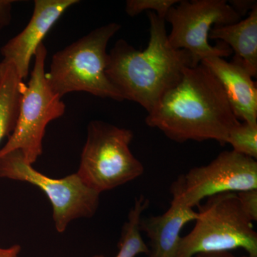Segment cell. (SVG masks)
I'll return each instance as SVG.
<instances>
[{
	"instance_id": "ba28073f",
	"label": "cell",
	"mask_w": 257,
	"mask_h": 257,
	"mask_svg": "<svg viewBox=\"0 0 257 257\" xmlns=\"http://www.w3.org/2000/svg\"><path fill=\"white\" fill-rule=\"evenodd\" d=\"M241 17L225 0H183L172 7L165 21L172 25L168 35L171 46L187 51L196 67L204 59L229 57L232 50L223 42L209 43V34L215 25L237 23Z\"/></svg>"
},
{
	"instance_id": "d6986e66",
	"label": "cell",
	"mask_w": 257,
	"mask_h": 257,
	"mask_svg": "<svg viewBox=\"0 0 257 257\" xmlns=\"http://www.w3.org/2000/svg\"><path fill=\"white\" fill-rule=\"evenodd\" d=\"M14 3L13 0H0V30L11 23L12 10Z\"/></svg>"
},
{
	"instance_id": "4fadbf2b",
	"label": "cell",
	"mask_w": 257,
	"mask_h": 257,
	"mask_svg": "<svg viewBox=\"0 0 257 257\" xmlns=\"http://www.w3.org/2000/svg\"><path fill=\"white\" fill-rule=\"evenodd\" d=\"M209 39L221 40L242 61L248 72L257 75V6L247 18L230 25H215L211 29Z\"/></svg>"
},
{
	"instance_id": "5bb4252c",
	"label": "cell",
	"mask_w": 257,
	"mask_h": 257,
	"mask_svg": "<svg viewBox=\"0 0 257 257\" xmlns=\"http://www.w3.org/2000/svg\"><path fill=\"white\" fill-rule=\"evenodd\" d=\"M25 84L13 64L0 62V143L14 131Z\"/></svg>"
},
{
	"instance_id": "7402d4cb",
	"label": "cell",
	"mask_w": 257,
	"mask_h": 257,
	"mask_svg": "<svg viewBox=\"0 0 257 257\" xmlns=\"http://www.w3.org/2000/svg\"><path fill=\"white\" fill-rule=\"evenodd\" d=\"M192 257H237L234 256L230 251H219V252H206L199 253L194 255ZM241 257H249L248 256H244Z\"/></svg>"
},
{
	"instance_id": "3957f363",
	"label": "cell",
	"mask_w": 257,
	"mask_h": 257,
	"mask_svg": "<svg viewBox=\"0 0 257 257\" xmlns=\"http://www.w3.org/2000/svg\"><path fill=\"white\" fill-rule=\"evenodd\" d=\"M121 28L115 23L103 25L56 52L46 72L52 90L61 98L68 93L84 92L124 101L106 73L109 60L106 47Z\"/></svg>"
},
{
	"instance_id": "2e32d148",
	"label": "cell",
	"mask_w": 257,
	"mask_h": 257,
	"mask_svg": "<svg viewBox=\"0 0 257 257\" xmlns=\"http://www.w3.org/2000/svg\"><path fill=\"white\" fill-rule=\"evenodd\" d=\"M226 144L231 145L236 153L256 160L257 124L240 121L230 130Z\"/></svg>"
},
{
	"instance_id": "ac0fdd59",
	"label": "cell",
	"mask_w": 257,
	"mask_h": 257,
	"mask_svg": "<svg viewBox=\"0 0 257 257\" xmlns=\"http://www.w3.org/2000/svg\"><path fill=\"white\" fill-rule=\"evenodd\" d=\"M236 194L245 216L251 222L257 221V189L243 191Z\"/></svg>"
},
{
	"instance_id": "8fae6325",
	"label": "cell",
	"mask_w": 257,
	"mask_h": 257,
	"mask_svg": "<svg viewBox=\"0 0 257 257\" xmlns=\"http://www.w3.org/2000/svg\"><path fill=\"white\" fill-rule=\"evenodd\" d=\"M201 63L220 83L236 119L256 124V84L242 61L236 56L231 62L212 57L204 59Z\"/></svg>"
},
{
	"instance_id": "44dd1931",
	"label": "cell",
	"mask_w": 257,
	"mask_h": 257,
	"mask_svg": "<svg viewBox=\"0 0 257 257\" xmlns=\"http://www.w3.org/2000/svg\"><path fill=\"white\" fill-rule=\"evenodd\" d=\"M21 246L18 244L13 245L9 248H2L0 246V257H19Z\"/></svg>"
},
{
	"instance_id": "e0dca14e",
	"label": "cell",
	"mask_w": 257,
	"mask_h": 257,
	"mask_svg": "<svg viewBox=\"0 0 257 257\" xmlns=\"http://www.w3.org/2000/svg\"><path fill=\"white\" fill-rule=\"evenodd\" d=\"M180 0H128L125 11L130 17L138 16L144 11L153 12L165 19L169 10Z\"/></svg>"
},
{
	"instance_id": "52a82bcc",
	"label": "cell",
	"mask_w": 257,
	"mask_h": 257,
	"mask_svg": "<svg viewBox=\"0 0 257 257\" xmlns=\"http://www.w3.org/2000/svg\"><path fill=\"white\" fill-rule=\"evenodd\" d=\"M0 177L28 182L41 189L50 199L59 233L64 232L74 219L92 217L99 207L100 194L86 185L77 173L51 178L34 169L20 151L0 157Z\"/></svg>"
},
{
	"instance_id": "7c38bea8",
	"label": "cell",
	"mask_w": 257,
	"mask_h": 257,
	"mask_svg": "<svg viewBox=\"0 0 257 257\" xmlns=\"http://www.w3.org/2000/svg\"><path fill=\"white\" fill-rule=\"evenodd\" d=\"M197 217L193 209L170 205L164 214L142 218L140 229L149 239L147 257H176L182 229Z\"/></svg>"
},
{
	"instance_id": "277c9868",
	"label": "cell",
	"mask_w": 257,
	"mask_h": 257,
	"mask_svg": "<svg viewBox=\"0 0 257 257\" xmlns=\"http://www.w3.org/2000/svg\"><path fill=\"white\" fill-rule=\"evenodd\" d=\"M197 207L195 225L189 234L181 236L176 257L236 248H243L249 257H257V234L243 214L236 193L216 194Z\"/></svg>"
},
{
	"instance_id": "7a4b0ae2",
	"label": "cell",
	"mask_w": 257,
	"mask_h": 257,
	"mask_svg": "<svg viewBox=\"0 0 257 257\" xmlns=\"http://www.w3.org/2000/svg\"><path fill=\"white\" fill-rule=\"evenodd\" d=\"M150 40L145 50H137L118 40L109 53L106 73L124 98L140 104L147 113L179 82L184 69L193 66L187 51L171 46L165 20L148 12Z\"/></svg>"
},
{
	"instance_id": "ffe728a7",
	"label": "cell",
	"mask_w": 257,
	"mask_h": 257,
	"mask_svg": "<svg viewBox=\"0 0 257 257\" xmlns=\"http://www.w3.org/2000/svg\"><path fill=\"white\" fill-rule=\"evenodd\" d=\"M229 4L241 18L257 6L256 1L254 0H232Z\"/></svg>"
},
{
	"instance_id": "5b68a950",
	"label": "cell",
	"mask_w": 257,
	"mask_h": 257,
	"mask_svg": "<svg viewBox=\"0 0 257 257\" xmlns=\"http://www.w3.org/2000/svg\"><path fill=\"white\" fill-rule=\"evenodd\" d=\"M134 134L102 121H92L81 154L77 175L101 194L141 177L145 167L130 150Z\"/></svg>"
},
{
	"instance_id": "9a60e30c",
	"label": "cell",
	"mask_w": 257,
	"mask_h": 257,
	"mask_svg": "<svg viewBox=\"0 0 257 257\" xmlns=\"http://www.w3.org/2000/svg\"><path fill=\"white\" fill-rule=\"evenodd\" d=\"M150 205V201L145 196L135 199V204L128 212L127 220L121 229L118 248L115 257H136L140 253L148 254L149 247L144 241L140 229L142 215Z\"/></svg>"
},
{
	"instance_id": "30bf717a",
	"label": "cell",
	"mask_w": 257,
	"mask_h": 257,
	"mask_svg": "<svg viewBox=\"0 0 257 257\" xmlns=\"http://www.w3.org/2000/svg\"><path fill=\"white\" fill-rule=\"evenodd\" d=\"M78 0H36L25 29L0 49L3 62L13 64L20 78L27 79L30 62L43 39L62 15Z\"/></svg>"
},
{
	"instance_id": "8992f818",
	"label": "cell",
	"mask_w": 257,
	"mask_h": 257,
	"mask_svg": "<svg viewBox=\"0 0 257 257\" xmlns=\"http://www.w3.org/2000/svg\"><path fill=\"white\" fill-rule=\"evenodd\" d=\"M47 50L43 43L35 52V64L28 84H24L18 121L14 131L0 150V157L20 151L33 165L43 152V139L49 123L65 113L62 98L52 90L46 79Z\"/></svg>"
},
{
	"instance_id": "6da1fadb",
	"label": "cell",
	"mask_w": 257,
	"mask_h": 257,
	"mask_svg": "<svg viewBox=\"0 0 257 257\" xmlns=\"http://www.w3.org/2000/svg\"><path fill=\"white\" fill-rule=\"evenodd\" d=\"M145 122L176 143L214 140L224 145L230 130L240 121L220 83L200 63L184 69L179 82L148 113Z\"/></svg>"
},
{
	"instance_id": "9c48e42d",
	"label": "cell",
	"mask_w": 257,
	"mask_h": 257,
	"mask_svg": "<svg viewBox=\"0 0 257 257\" xmlns=\"http://www.w3.org/2000/svg\"><path fill=\"white\" fill-rule=\"evenodd\" d=\"M250 189H257L256 160L224 151L207 165L191 169L174 181L171 205L193 209L206 198Z\"/></svg>"
}]
</instances>
